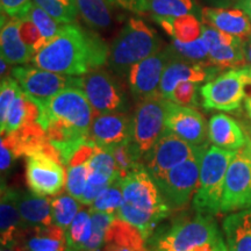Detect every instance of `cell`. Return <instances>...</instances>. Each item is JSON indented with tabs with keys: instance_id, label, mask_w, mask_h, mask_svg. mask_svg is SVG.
Here are the masks:
<instances>
[{
	"instance_id": "obj_17",
	"label": "cell",
	"mask_w": 251,
	"mask_h": 251,
	"mask_svg": "<svg viewBox=\"0 0 251 251\" xmlns=\"http://www.w3.org/2000/svg\"><path fill=\"white\" fill-rule=\"evenodd\" d=\"M30 228L25 226L18 207V191L12 190L1 181L0 197V237L1 248L15 249L28 237Z\"/></svg>"
},
{
	"instance_id": "obj_23",
	"label": "cell",
	"mask_w": 251,
	"mask_h": 251,
	"mask_svg": "<svg viewBox=\"0 0 251 251\" xmlns=\"http://www.w3.org/2000/svg\"><path fill=\"white\" fill-rule=\"evenodd\" d=\"M18 207L27 228H45L54 225L51 199L26 191H18Z\"/></svg>"
},
{
	"instance_id": "obj_50",
	"label": "cell",
	"mask_w": 251,
	"mask_h": 251,
	"mask_svg": "<svg viewBox=\"0 0 251 251\" xmlns=\"http://www.w3.org/2000/svg\"><path fill=\"white\" fill-rule=\"evenodd\" d=\"M1 251H15L14 249H6V248H1Z\"/></svg>"
},
{
	"instance_id": "obj_33",
	"label": "cell",
	"mask_w": 251,
	"mask_h": 251,
	"mask_svg": "<svg viewBox=\"0 0 251 251\" xmlns=\"http://www.w3.org/2000/svg\"><path fill=\"white\" fill-rule=\"evenodd\" d=\"M90 212L92 219V236L87 243L85 251H101L106 243V235L118 216L92 209H90Z\"/></svg>"
},
{
	"instance_id": "obj_45",
	"label": "cell",
	"mask_w": 251,
	"mask_h": 251,
	"mask_svg": "<svg viewBox=\"0 0 251 251\" xmlns=\"http://www.w3.org/2000/svg\"><path fill=\"white\" fill-rule=\"evenodd\" d=\"M235 7L243 11L251 20V0H237L235 2Z\"/></svg>"
},
{
	"instance_id": "obj_22",
	"label": "cell",
	"mask_w": 251,
	"mask_h": 251,
	"mask_svg": "<svg viewBox=\"0 0 251 251\" xmlns=\"http://www.w3.org/2000/svg\"><path fill=\"white\" fill-rule=\"evenodd\" d=\"M208 139L215 147L231 151H238L248 142V137L240 125L222 113L213 115L209 120Z\"/></svg>"
},
{
	"instance_id": "obj_30",
	"label": "cell",
	"mask_w": 251,
	"mask_h": 251,
	"mask_svg": "<svg viewBox=\"0 0 251 251\" xmlns=\"http://www.w3.org/2000/svg\"><path fill=\"white\" fill-rule=\"evenodd\" d=\"M81 202L70 194H59L51 199V214L54 225L58 226L65 231L79 213Z\"/></svg>"
},
{
	"instance_id": "obj_48",
	"label": "cell",
	"mask_w": 251,
	"mask_h": 251,
	"mask_svg": "<svg viewBox=\"0 0 251 251\" xmlns=\"http://www.w3.org/2000/svg\"><path fill=\"white\" fill-rule=\"evenodd\" d=\"M0 64H1V79L2 78H6L8 77V74H7V70H8V65L9 63L6 61L1 57V61H0Z\"/></svg>"
},
{
	"instance_id": "obj_25",
	"label": "cell",
	"mask_w": 251,
	"mask_h": 251,
	"mask_svg": "<svg viewBox=\"0 0 251 251\" xmlns=\"http://www.w3.org/2000/svg\"><path fill=\"white\" fill-rule=\"evenodd\" d=\"M152 19L171 39L179 42H194L202 36L203 24L197 15L188 14L178 18L153 17Z\"/></svg>"
},
{
	"instance_id": "obj_39",
	"label": "cell",
	"mask_w": 251,
	"mask_h": 251,
	"mask_svg": "<svg viewBox=\"0 0 251 251\" xmlns=\"http://www.w3.org/2000/svg\"><path fill=\"white\" fill-rule=\"evenodd\" d=\"M199 84L192 81H185L178 84L172 91L168 100L177 103V105L185 106V107H197L199 106Z\"/></svg>"
},
{
	"instance_id": "obj_21",
	"label": "cell",
	"mask_w": 251,
	"mask_h": 251,
	"mask_svg": "<svg viewBox=\"0 0 251 251\" xmlns=\"http://www.w3.org/2000/svg\"><path fill=\"white\" fill-rule=\"evenodd\" d=\"M19 25H20L19 19L1 13V28H0L1 57L12 65L27 64L33 59L29 49L21 40Z\"/></svg>"
},
{
	"instance_id": "obj_13",
	"label": "cell",
	"mask_w": 251,
	"mask_h": 251,
	"mask_svg": "<svg viewBox=\"0 0 251 251\" xmlns=\"http://www.w3.org/2000/svg\"><path fill=\"white\" fill-rule=\"evenodd\" d=\"M172 58L174 55L166 47L130 68L127 81L131 96L137 102L158 94L163 72Z\"/></svg>"
},
{
	"instance_id": "obj_37",
	"label": "cell",
	"mask_w": 251,
	"mask_h": 251,
	"mask_svg": "<svg viewBox=\"0 0 251 251\" xmlns=\"http://www.w3.org/2000/svg\"><path fill=\"white\" fill-rule=\"evenodd\" d=\"M87 163L70 164L67 166V184H65V188H67L68 193L76 198L77 200L81 199L84 191L86 188L87 176H89Z\"/></svg>"
},
{
	"instance_id": "obj_12",
	"label": "cell",
	"mask_w": 251,
	"mask_h": 251,
	"mask_svg": "<svg viewBox=\"0 0 251 251\" xmlns=\"http://www.w3.org/2000/svg\"><path fill=\"white\" fill-rule=\"evenodd\" d=\"M202 155L181 163L156 180L172 212L183 211L196 194L199 185Z\"/></svg>"
},
{
	"instance_id": "obj_24",
	"label": "cell",
	"mask_w": 251,
	"mask_h": 251,
	"mask_svg": "<svg viewBox=\"0 0 251 251\" xmlns=\"http://www.w3.org/2000/svg\"><path fill=\"white\" fill-rule=\"evenodd\" d=\"M222 228L229 251H251V207L229 214Z\"/></svg>"
},
{
	"instance_id": "obj_44",
	"label": "cell",
	"mask_w": 251,
	"mask_h": 251,
	"mask_svg": "<svg viewBox=\"0 0 251 251\" xmlns=\"http://www.w3.org/2000/svg\"><path fill=\"white\" fill-rule=\"evenodd\" d=\"M101 251H135L131 248L125 246V244L115 242V241H107Z\"/></svg>"
},
{
	"instance_id": "obj_4",
	"label": "cell",
	"mask_w": 251,
	"mask_h": 251,
	"mask_svg": "<svg viewBox=\"0 0 251 251\" xmlns=\"http://www.w3.org/2000/svg\"><path fill=\"white\" fill-rule=\"evenodd\" d=\"M162 39L142 19H128L109 46L108 65L115 76L127 78L133 65L162 50Z\"/></svg>"
},
{
	"instance_id": "obj_32",
	"label": "cell",
	"mask_w": 251,
	"mask_h": 251,
	"mask_svg": "<svg viewBox=\"0 0 251 251\" xmlns=\"http://www.w3.org/2000/svg\"><path fill=\"white\" fill-rule=\"evenodd\" d=\"M124 201V192H122V179L118 178L109 185L107 188L99 194L94 200L91 209L97 212L108 213V214L118 215L119 209Z\"/></svg>"
},
{
	"instance_id": "obj_31",
	"label": "cell",
	"mask_w": 251,
	"mask_h": 251,
	"mask_svg": "<svg viewBox=\"0 0 251 251\" xmlns=\"http://www.w3.org/2000/svg\"><path fill=\"white\" fill-rule=\"evenodd\" d=\"M168 48L170 49L175 58L208 65V48L202 37L190 43H183L172 39V42L170 46H168Z\"/></svg>"
},
{
	"instance_id": "obj_6",
	"label": "cell",
	"mask_w": 251,
	"mask_h": 251,
	"mask_svg": "<svg viewBox=\"0 0 251 251\" xmlns=\"http://www.w3.org/2000/svg\"><path fill=\"white\" fill-rule=\"evenodd\" d=\"M248 86H251L250 65L226 71L200 87L202 107L222 112L237 111L249 96Z\"/></svg>"
},
{
	"instance_id": "obj_40",
	"label": "cell",
	"mask_w": 251,
	"mask_h": 251,
	"mask_svg": "<svg viewBox=\"0 0 251 251\" xmlns=\"http://www.w3.org/2000/svg\"><path fill=\"white\" fill-rule=\"evenodd\" d=\"M0 170H1V179L8 174L12 169L13 163L17 161L19 157L23 156L20 151L17 141L13 135H2L1 143H0Z\"/></svg>"
},
{
	"instance_id": "obj_19",
	"label": "cell",
	"mask_w": 251,
	"mask_h": 251,
	"mask_svg": "<svg viewBox=\"0 0 251 251\" xmlns=\"http://www.w3.org/2000/svg\"><path fill=\"white\" fill-rule=\"evenodd\" d=\"M219 71L218 68L211 67V65L185 61L180 58H172L163 72L158 94L163 98L168 99L178 84L185 83V81H192L198 84L203 83V81L207 83L214 79Z\"/></svg>"
},
{
	"instance_id": "obj_42",
	"label": "cell",
	"mask_w": 251,
	"mask_h": 251,
	"mask_svg": "<svg viewBox=\"0 0 251 251\" xmlns=\"http://www.w3.org/2000/svg\"><path fill=\"white\" fill-rule=\"evenodd\" d=\"M34 0H0L1 13L12 18L21 19L29 14Z\"/></svg>"
},
{
	"instance_id": "obj_20",
	"label": "cell",
	"mask_w": 251,
	"mask_h": 251,
	"mask_svg": "<svg viewBox=\"0 0 251 251\" xmlns=\"http://www.w3.org/2000/svg\"><path fill=\"white\" fill-rule=\"evenodd\" d=\"M201 21L238 39H251V20L240 8L205 7L201 9Z\"/></svg>"
},
{
	"instance_id": "obj_35",
	"label": "cell",
	"mask_w": 251,
	"mask_h": 251,
	"mask_svg": "<svg viewBox=\"0 0 251 251\" xmlns=\"http://www.w3.org/2000/svg\"><path fill=\"white\" fill-rule=\"evenodd\" d=\"M28 17L31 19V21L39 28V30L42 34V36L45 37L47 43L54 40L59 34V31L62 30L63 26H64L63 24H59L57 20H55L48 12H46L45 9L41 8L40 6L35 4L31 6Z\"/></svg>"
},
{
	"instance_id": "obj_28",
	"label": "cell",
	"mask_w": 251,
	"mask_h": 251,
	"mask_svg": "<svg viewBox=\"0 0 251 251\" xmlns=\"http://www.w3.org/2000/svg\"><path fill=\"white\" fill-rule=\"evenodd\" d=\"M67 251H85L92 236L91 212L79 211L67 231Z\"/></svg>"
},
{
	"instance_id": "obj_38",
	"label": "cell",
	"mask_w": 251,
	"mask_h": 251,
	"mask_svg": "<svg viewBox=\"0 0 251 251\" xmlns=\"http://www.w3.org/2000/svg\"><path fill=\"white\" fill-rule=\"evenodd\" d=\"M19 20H20L19 31H20L21 40L24 41L25 45L29 49L31 56L34 57L47 45V41L42 36L36 25L31 21V19L28 15L19 19Z\"/></svg>"
},
{
	"instance_id": "obj_3",
	"label": "cell",
	"mask_w": 251,
	"mask_h": 251,
	"mask_svg": "<svg viewBox=\"0 0 251 251\" xmlns=\"http://www.w3.org/2000/svg\"><path fill=\"white\" fill-rule=\"evenodd\" d=\"M124 201L118 219L140 230L144 240L159 224L171 215L161 188L144 165L131 171L122 179Z\"/></svg>"
},
{
	"instance_id": "obj_46",
	"label": "cell",
	"mask_w": 251,
	"mask_h": 251,
	"mask_svg": "<svg viewBox=\"0 0 251 251\" xmlns=\"http://www.w3.org/2000/svg\"><path fill=\"white\" fill-rule=\"evenodd\" d=\"M205 1L213 5V7H228L229 5L233 4L234 1H237V0H205Z\"/></svg>"
},
{
	"instance_id": "obj_47",
	"label": "cell",
	"mask_w": 251,
	"mask_h": 251,
	"mask_svg": "<svg viewBox=\"0 0 251 251\" xmlns=\"http://www.w3.org/2000/svg\"><path fill=\"white\" fill-rule=\"evenodd\" d=\"M244 54H246L247 64L251 67V39L244 42Z\"/></svg>"
},
{
	"instance_id": "obj_11",
	"label": "cell",
	"mask_w": 251,
	"mask_h": 251,
	"mask_svg": "<svg viewBox=\"0 0 251 251\" xmlns=\"http://www.w3.org/2000/svg\"><path fill=\"white\" fill-rule=\"evenodd\" d=\"M251 207V148L246 144L229 164L221 199V213Z\"/></svg>"
},
{
	"instance_id": "obj_18",
	"label": "cell",
	"mask_w": 251,
	"mask_h": 251,
	"mask_svg": "<svg viewBox=\"0 0 251 251\" xmlns=\"http://www.w3.org/2000/svg\"><path fill=\"white\" fill-rule=\"evenodd\" d=\"M133 129V117L127 113L96 115L91 126L90 140L103 149H111L129 142Z\"/></svg>"
},
{
	"instance_id": "obj_29",
	"label": "cell",
	"mask_w": 251,
	"mask_h": 251,
	"mask_svg": "<svg viewBox=\"0 0 251 251\" xmlns=\"http://www.w3.org/2000/svg\"><path fill=\"white\" fill-rule=\"evenodd\" d=\"M152 18H178L193 14L201 18V9L194 0H149Z\"/></svg>"
},
{
	"instance_id": "obj_2",
	"label": "cell",
	"mask_w": 251,
	"mask_h": 251,
	"mask_svg": "<svg viewBox=\"0 0 251 251\" xmlns=\"http://www.w3.org/2000/svg\"><path fill=\"white\" fill-rule=\"evenodd\" d=\"M144 251H229L214 216L180 211L144 240Z\"/></svg>"
},
{
	"instance_id": "obj_15",
	"label": "cell",
	"mask_w": 251,
	"mask_h": 251,
	"mask_svg": "<svg viewBox=\"0 0 251 251\" xmlns=\"http://www.w3.org/2000/svg\"><path fill=\"white\" fill-rule=\"evenodd\" d=\"M165 128L192 146H208V126L205 118L192 107H185L168 100Z\"/></svg>"
},
{
	"instance_id": "obj_36",
	"label": "cell",
	"mask_w": 251,
	"mask_h": 251,
	"mask_svg": "<svg viewBox=\"0 0 251 251\" xmlns=\"http://www.w3.org/2000/svg\"><path fill=\"white\" fill-rule=\"evenodd\" d=\"M111 150L113 157H114L115 164H117L119 177L120 179H124L126 176H128L131 171L136 170L137 168L142 166L143 164L136 158L135 153L131 149L129 142H126L120 146L113 147L108 149Z\"/></svg>"
},
{
	"instance_id": "obj_34",
	"label": "cell",
	"mask_w": 251,
	"mask_h": 251,
	"mask_svg": "<svg viewBox=\"0 0 251 251\" xmlns=\"http://www.w3.org/2000/svg\"><path fill=\"white\" fill-rule=\"evenodd\" d=\"M34 4L45 9L63 25L75 23L79 13L77 0H34Z\"/></svg>"
},
{
	"instance_id": "obj_43",
	"label": "cell",
	"mask_w": 251,
	"mask_h": 251,
	"mask_svg": "<svg viewBox=\"0 0 251 251\" xmlns=\"http://www.w3.org/2000/svg\"><path fill=\"white\" fill-rule=\"evenodd\" d=\"M112 5L133 12L136 14H142L149 11V0H108Z\"/></svg>"
},
{
	"instance_id": "obj_8",
	"label": "cell",
	"mask_w": 251,
	"mask_h": 251,
	"mask_svg": "<svg viewBox=\"0 0 251 251\" xmlns=\"http://www.w3.org/2000/svg\"><path fill=\"white\" fill-rule=\"evenodd\" d=\"M11 76L18 81L25 94L41 109L49 105L56 94L68 87L80 89L81 77L58 75L31 65H17L11 70Z\"/></svg>"
},
{
	"instance_id": "obj_10",
	"label": "cell",
	"mask_w": 251,
	"mask_h": 251,
	"mask_svg": "<svg viewBox=\"0 0 251 251\" xmlns=\"http://www.w3.org/2000/svg\"><path fill=\"white\" fill-rule=\"evenodd\" d=\"M209 146L196 147L165 129L151 150L144 156L142 164L155 180L181 163L202 155Z\"/></svg>"
},
{
	"instance_id": "obj_9",
	"label": "cell",
	"mask_w": 251,
	"mask_h": 251,
	"mask_svg": "<svg viewBox=\"0 0 251 251\" xmlns=\"http://www.w3.org/2000/svg\"><path fill=\"white\" fill-rule=\"evenodd\" d=\"M80 89L85 93L97 115L129 111L128 97L115 75L105 70L89 72L81 77Z\"/></svg>"
},
{
	"instance_id": "obj_51",
	"label": "cell",
	"mask_w": 251,
	"mask_h": 251,
	"mask_svg": "<svg viewBox=\"0 0 251 251\" xmlns=\"http://www.w3.org/2000/svg\"><path fill=\"white\" fill-rule=\"evenodd\" d=\"M248 144H249L250 148H251V140H250V139H248Z\"/></svg>"
},
{
	"instance_id": "obj_26",
	"label": "cell",
	"mask_w": 251,
	"mask_h": 251,
	"mask_svg": "<svg viewBox=\"0 0 251 251\" xmlns=\"http://www.w3.org/2000/svg\"><path fill=\"white\" fill-rule=\"evenodd\" d=\"M34 235L27 237L15 251H65L67 235L65 230L56 225L33 229Z\"/></svg>"
},
{
	"instance_id": "obj_1",
	"label": "cell",
	"mask_w": 251,
	"mask_h": 251,
	"mask_svg": "<svg viewBox=\"0 0 251 251\" xmlns=\"http://www.w3.org/2000/svg\"><path fill=\"white\" fill-rule=\"evenodd\" d=\"M108 55L109 47L98 34L72 23L64 25L30 63L58 75L83 77L108 63Z\"/></svg>"
},
{
	"instance_id": "obj_49",
	"label": "cell",
	"mask_w": 251,
	"mask_h": 251,
	"mask_svg": "<svg viewBox=\"0 0 251 251\" xmlns=\"http://www.w3.org/2000/svg\"><path fill=\"white\" fill-rule=\"evenodd\" d=\"M244 105H246L248 117H249L250 121H251V94H249V96L246 98V100H244Z\"/></svg>"
},
{
	"instance_id": "obj_7",
	"label": "cell",
	"mask_w": 251,
	"mask_h": 251,
	"mask_svg": "<svg viewBox=\"0 0 251 251\" xmlns=\"http://www.w3.org/2000/svg\"><path fill=\"white\" fill-rule=\"evenodd\" d=\"M166 111L168 99L159 94L137 102L129 144L141 163L166 129Z\"/></svg>"
},
{
	"instance_id": "obj_14",
	"label": "cell",
	"mask_w": 251,
	"mask_h": 251,
	"mask_svg": "<svg viewBox=\"0 0 251 251\" xmlns=\"http://www.w3.org/2000/svg\"><path fill=\"white\" fill-rule=\"evenodd\" d=\"M26 179L33 193L43 197H55L67 184L62 163L45 153L27 156Z\"/></svg>"
},
{
	"instance_id": "obj_16",
	"label": "cell",
	"mask_w": 251,
	"mask_h": 251,
	"mask_svg": "<svg viewBox=\"0 0 251 251\" xmlns=\"http://www.w3.org/2000/svg\"><path fill=\"white\" fill-rule=\"evenodd\" d=\"M202 40L208 48V65L225 69H241L247 67L246 54H244V42L240 45L230 46L234 37L230 34L215 29L212 26L203 24Z\"/></svg>"
},
{
	"instance_id": "obj_5",
	"label": "cell",
	"mask_w": 251,
	"mask_h": 251,
	"mask_svg": "<svg viewBox=\"0 0 251 251\" xmlns=\"http://www.w3.org/2000/svg\"><path fill=\"white\" fill-rule=\"evenodd\" d=\"M236 152L215 146L206 149L200 164L199 185L192 200L193 211L212 216L221 213L226 175Z\"/></svg>"
},
{
	"instance_id": "obj_27",
	"label": "cell",
	"mask_w": 251,
	"mask_h": 251,
	"mask_svg": "<svg viewBox=\"0 0 251 251\" xmlns=\"http://www.w3.org/2000/svg\"><path fill=\"white\" fill-rule=\"evenodd\" d=\"M108 0H77L78 12L91 29H106L112 24Z\"/></svg>"
},
{
	"instance_id": "obj_41",
	"label": "cell",
	"mask_w": 251,
	"mask_h": 251,
	"mask_svg": "<svg viewBox=\"0 0 251 251\" xmlns=\"http://www.w3.org/2000/svg\"><path fill=\"white\" fill-rule=\"evenodd\" d=\"M21 92H23V89L13 77L8 76L2 78L1 85H0V125L5 122L9 107Z\"/></svg>"
}]
</instances>
